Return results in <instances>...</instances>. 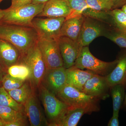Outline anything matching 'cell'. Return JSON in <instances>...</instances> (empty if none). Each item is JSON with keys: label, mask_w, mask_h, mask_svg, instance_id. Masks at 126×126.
Listing matches in <instances>:
<instances>
[{"label": "cell", "mask_w": 126, "mask_h": 126, "mask_svg": "<svg viewBox=\"0 0 126 126\" xmlns=\"http://www.w3.org/2000/svg\"><path fill=\"white\" fill-rule=\"evenodd\" d=\"M65 19L64 17H35L32 21V24L40 38L57 40L60 37L61 27Z\"/></svg>", "instance_id": "cell-7"}, {"label": "cell", "mask_w": 126, "mask_h": 126, "mask_svg": "<svg viewBox=\"0 0 126 126\" xmlns=\"http://www.w3.org/2000/svg\"><path fill=\"white\" fill-rule=\"evenodd\" d=\"M45 3H32L16 8L10 7L5 10L0 23L33 27L32 20L42 11Z\"/></svg>", "instance_id": "cell-3"}, {"label": "cell", "mask_w": 126, "mask_h": 126, "mask_svg": "<svg viewBox=\"0 0 126 126\" xmlns=\"http://www.w3.org/2000/svg\"><path fill=\"white\" fill-rule=\"evenodd\" d=\"M7 73L12 77L23 81L29 79L31 76V72L29 67L21 63H18L9 67Z\"/></svg>", "instance_id": "cell-24"}, {"label": "cell", "mask_w": 126, "mask_h": 126, "mask_svg": "<svg viewBox=\"0 0 126 126\" xmlns=\"http://www.w3.org/2000/svg\"><path fill=\"white\" fill-rule=\"evenodd\" d=\"M108 38L122 48L126 49V34L115 28L105 34Z\"/></svg>", "instance_id": "cell-27"}, {"label": "cell", "mask_w": 126, "mask_h": 126, "mask_svg": "<svg viewBox=\"0 0 126 126\" xmlns=\"http://www.w3.org/2000/svg\"><path fill=\"white\" fill-rule=\"evenodd\" d=\"M38 89L39 96L44 108L48 126H52L63 116L67 110L69 106L42 84H40Z\"/></svg>", "instance_id": "cell-5"}, {"label": "cell", "mask_w": 126, "mask_h": 126, "mask_svg": "<svg viewBox=\"0 0 126 126\" xmlns=\"http://www.w3.org/2000/svg\"><path fill=\"white\" fill-rule=\"evenodd\" d=\"M115 28L126 34V14L116 9L109 12Z\"/></svg>", "instance_id": "cell-25"}, {"label": "cell", "mask_w": 126, "mask_h": 126, "mask_svg": "<svg viewBox=\"0 0 126 126\" xmlns=\"http://www.w3.org/2000/svg\"><path fill=\"white\" fill-rule=\"evenodd\" d=\"M0 38L11 43L22 55L37 44L39 37L32 26L0 23Z\"/></svg>", "instance_id": "cell-1"}, {"label": "cell", "mask_w": 126, "mask_h": 126, "mask_svg": "<svg viewBox=\"0 0 126 126\" xmlns=\"http://www.w3.org/2000/svg\"><path fill=\"white\" fill-rule=\"evenodd\" d=\"M71 11L65 19L82 15L98 20L107 21L111 16L109 12H103L94 10L90 7L86 0H67Z\"/></svg>", "instance_id": "cell-10"}, {"label": "cell", "mask_w": 126, "mask_h": 126, "mask_svg": "<svg viewBox=\"0 0 126 126\" xmlns=\"http://www.w3.org/2000/svg\"><path fill=\"white\" fill-rule=\"evenodd\" d=\"M0 106L10 107L17 111L24 108V105L16 102L2 86H0Z\"/></svg>", "instance_id": "cell-26"}, {"label": "cell", "mask_w": 126, "mask_h": 126, "mask_svg": "<svg viewBox=\"0 0 126 126\" xmlns=\"http://www.w3.org/2000/svg\"><path fill=\"white\" fill-rule=\"evenodd\" d=\"M118 60L115 67L106 76L110 88L117 84L126 85V52L119 56Z\"/></svg>", "instance_id": "cell-19"}, {"label": "cell", "mask_w": 126, "mask_h": 126, "mask_svg": "<svg viewBox=\"0 0 126 126\" xmlns=\"http://www.w3.org/2000/svg\"><path fill=\"white\" fill-rule=\"evenodd\" d=\"M88 5L94 10L108 12L126 3V0H86Z\"/></svg>", "instance_id": "cell-22"}, {"label": "cell", "mask_w": 126, "mask_h": 126, "mask_svg": "<svg viewBox=\"0 0 126 126\" xmlns=\"http://www.w3.org/2000/svg\"><path fill=\"white\" fill-rule=\"evenodd\" d=\"M0 126H4V123L0 117Z\"/></svg>", "instance_id": "cell-38"}, {"label": "cell", "mask_w": 126, "mask_h": 126, "mask_svg": "<svg viewBox=\"0 0 126 126\" xmlns=\"http://www.w3.org/2000/svg\"><path fill=\"white\" fill-rule=\"evenodd\" d=\"M3 0H0V3Z\"/></svg>", "instance_id": "cell-40"}, {"label": "cell", "mask_w": 126, "mask_h": 126, "mask_svg": "<svg viewBox=\"0 0 126 126\" xmlns=\"http://www.w3.org/2000/svg\"><path fill=\"white\" fill-rule=\"evenodd\" d=\"M20 111H16L10 107L0 106V117L5 125L14 121L18 117Z\"/></svg>", "instance_id": "cell-29"}, {"label": "cell", "mask_w": 126, "mask_h": 126, "mask_svg": "<svg viewBox=\"0 0 126 126\" xmlns=\"http://www.w3.org/2000/svg\"><path fill=\"white\" fill-rule=\"evenodd\" d=\"M56 96L69 107L83 108L89 110L91 113L99 110V99L88 95L67 84Z\"/></svg>", "instance_id": "cell-2"}, {"label": "cell", "mask_w": 126, "mask_h": 126, "mask_svg": "<svg viewBox=\"0 0 126 126\" xmlns=\"http://www.w3.org/2000/svg\"><path fill=\"white\" fill-rule=\"evenodd\" d=\"M21 56L20 52L15 46L0 38V64L6 72L9 67L19 63Z\"/></svg>", "instance_id": "cell-15"}, {"label": "cell", "mask_w": 126, "mask_h": 126, "mask_svg": "<svg viewBox=\"0 0 126 126\" xmlns=\"http://www.w3.org/2000/svg\"><path fill=\"white\" fill-rule=\"evenodd\" d=\"M28 119L25 111L24 108L20 110L16 119L14 121L5 124L4 126H25L28 125Z\"/></svg>", "instance_id": "cell-30"}, {"label": "cell", "mask_w": 126, "mask_h": 126, "mask_svg": "<svg viewBox=\"0 0 126 126\" xmlns=\"http://www.w3.org/2000/svg\"><path fill=\"white\" fill-rule=\"evenodd\" d=\"M50 0H32V3L34 4L45 3Z\"/></svg>", "instance_id": "cell-34"}, {"label": "cell", "mask_w": 126, "mask_h": 126, "mask_svg": "<svg viewBox=\"0 0 126 126\" xmlns=\"http://www.w3.org/2000/svg\"><path fill=\"white\" fill-rule=\"evenodd\" d=\"M71 11L67 0H50L46 2L43 10L36 17L66 18Z\"/></svg>", "instance_id": "cell-16"}, {"label": "cell", "mask_w": 126, "mask_h": 126, "mask_svg": "<svg viewBox=\"0 0 126 126\" xmlns=\"http://www.w3.org/2000/svg\"><path fill=\"white\" fill-rule=\"evenodd\" d=\"M117 59L106 62L97 59L90 52L88 46L82 47L74 66L81 69H86L95 74L106 76L112 71L117 64Z\"/></svg>", "instance_id": "cell-4"}, {"label": "cell", "mask_w": 126, "mask_h": 126, "mask_svg": "<svg viewBox=\"0 0 126 126\" xmlns=\"http://www.w3.org/2000/svg\"><path fill=\"white\" fill-rule=\"evenodd\" d=\"M121 10L126 14V3L122 6Z\"/></svg>", "instance_id": "cell-37"}, {"label": "cell", "mask_w": 126, "mask_h": 126, "mask_svg": "<svg viewBox=\"0 0 126 126\" xmlns=\"http://www.w3.org/2000/svg\"><path fill=\"white\" fill-rule=\"evenodd\" d=\"M95 74L90 70H83L73 65L66 69L67 84L82 91L87 81Z\"/></svg>", "instance_id": "cell-18"}, {"label": "cell", "mask_w": 126, "mask_h": 126, "mask_svg": "<svg viewBox=\"0 0 126 126\" xmlns=\"http://www.w3.org/2000/svg\"><path fill=\"white\" fill-rule=\"evenodd\" d=\"M125 86L123 84H118L110 88L112 98L113 113L119 114V110L124 103L126 92Z\"/></svg>", "instance_id": "cell-23"}, {"label": "cell", "mask_w": 126, "mask_h": 126, "mask_svg": "<svg viewBox=\"0 0 126 126\" xmlns=\"http://www.w3.org/2000/svg\"><path fill=\"white\" fill-rule=\"evenodd\" d=\"M5 12V10H2L0 9V21L3 18Z\"/></svg>", "instance_id": "cell-35"}, {"label": "cell", "mask_w": 126, "mask_h": 126, "mask_svg": "<svg viewBox=\"0 0 126 126\" xmlns=\"http://www.w3.org/2000/svg\"><path fill=\"white\" fill-rule=\"evenodd\" d=\"M119 114L113 113L112 116L109 122L108 126H119V121L118 119Z\"/></svg>", "instance_id": "cell-32"}, {"label": "cell", "mask_w": 126, "mask_h": 126, "mask_svg": "<svg viewBox=\"0 0 126 126\" xmlns=\"http://www.w3.org/2000/svg\"><path fill=\"white\" fill-rule=\"evenodd\" d=\"M2 86V84H1V82H0V86Z\"/></svg>", "instance_id": "cell-39"}, {"label": "cell", "mask_w": 126, "mask_h": 126, "mask_svg": "<svg viewBox=\"0 0 126 126\" xmlns=\"http://www.w3.org/2000/svg\"><path fill=\"white\" fill-rule=\"evenodd\" d=\"M36 90L29 79L25 81L20 87L8 92L11 96L18 103L24 105L26 102Z\"/></svg>", "instance_id": "cell-21"}, {"label": "cell", "mask_w": 126, "mask_h": 126, "mask_svg": "<svg viewBox=\"0 0 126 126\" xmlns=\"http://www.w3.org/2000/svg\"><path fill=\"white\" fill-rule=\"evenodd\" d=\"M109 89L106 76L95 74L87 81L82 92L99 99H104L108 97Z\"/></svg>", "instance_id": "cell-13"}, {"label": "cell", "mask_w": 126, "mask_h": 126, "mask_svg": "<svg viewBox=\"0 0 126 126\" xmlns=\"http://www.w3.org/2000/svg\"><path fill=\"white\" fill-rule=\"evenodd\" d=\"M58 43L64 67H71L74 65L82 47L78 41L65 36L60 37Z\"/></svg>", "instance_id": "cell-12"}, {"label": "cell", "mask_w": 126, "mask_h": 126, "mask_svg": "<svg viewBox=\"0 0 126 126\" xmlns=\"http://www.w3.org/2000/svg\"><path fill=\"white\" fill-rule=\"evenodd\" d=\"M32 0H12L10 7L16 8L32 3Z\"/></svg>", "instance_id": "cell-31"}, {"label": "cell", "mask_w": 126, "mask_h": 126, "mask_svg": "<svg viewBox=\"0 0 126 126\" xmlns=\"http://www.w3.org/2000/svg\"><path fill=\"white\" fill-rule=\"evenodd\" d=\"M7 73V72L2 68V66L0 64V82H2V79L4 76Z\"/></svg>", "instance_id": "cell-33"}, {"label": "cell", "mask_w": 126, "mask_h": 126, "mask_svg": "<svg viewBox=\"0 0 126 126\" xmlns=\"http://www.w3.org/2000/svg\"><path fill=\"white\" fill-rule=\"evenodd\" d=\"M41 84L56 96L67 84L66 69L63 66L46 69Z\"/></svg>", "instance_id": "cell-9"}, {"label": "cell", "mask_w": 126, "mask_h": 126, "mask_svg": "<svg viewBox=\"0 0 126 126\" xmlns=\"http://www.w3.org/2000/svg\"><path fill=\"white\" fill-rule=\"evenodd\" d=\"M58 39L48 40L39 38L37 42V45L45 63L46 69L63 66Z\"/></svg>", "instance_id": "cell-8"}, {"label": "cell", "mask_w": 126, "mask_h": 126, "mask_svg": "<svg viewBox=\"0 0 126 126\" xmlns=\"http://www.w3.org/2000/svg\"><path fill=\"white\" fill-rule=\"evenodd\" d=\"M95 19L84 18L78 40L81 47L88 46L94 39L104 34L103 29Z\"/></svg>", "instance_id": "cell-14"}, {"label": "cell", "mask_w": 126, "mask_h": 126, "mask_svg": "<svg viewBox=\"0 0 126 126\" xmlns=\"http://www.w3.org/2000/svg\"><path fill=\"white\" fill-rule=\"evenodd\" d=\"M90 113L86 109L69 107L63 116L52 126H76L84 114Z\"/></svg>", "instance_id": "cell-20"}, {"label": "cell", "mask_w": 126, "mask_h": 126, "mask_svg": "<svg viewBox=\"0 0 126 126\" xmlns=\"http://www.w3.org/2000/svg\"><path fill=\"white\" fill-rule=\"evenodd\" d=\"M19 63L26 64L30 68L31 76L29 79L36 90L41 84L46 70L45 63L37 44L21 55Z\"/></svg>", "instance_id": "cell-6"}, {"label": "cell", "mask_w": 126, "mask_h": 126, "mask_svg": "<svg viewBox=\"0 0 126 126\" xmlns=\"http://www.w3.org/2000/svg\"><path fill=\"white\" fill-rule=\"evenodd\" d=\"M25 81L12 77L7 73L2 79L1 84L5 90L9 92L20 87L24 84Z\"/></svg>", "instance_id": "cell-28"}, {"label": "cell", "mask_w": 126, "mask_h": 126, "mask_svg": "<svg viewBox=\"0 0 126 126\" xmlns=\"http://www.w3.org/2000/svg\"><path fill=\"white\" fill-rule=\"evenodd\" d=\"M84 18V16L79 15L65 19L61 27L60 37L65 36L78 41Z\"/></svg>", "instance_id": "cell-17"}, {"label": "cell", "mask_w": 126, "mask_h": 126, "mask_svg": "<svg viewBox=\"0 0 126 126\" xmlns=\"http://www.w3.org/2000/svg\"><path fill=\"white\" fill-rule=\"evenodd\" d=\"M123 108L126 110V95H125V99H124V103H123Z\"/></svg>", "instance_id": "cell-36"}, {"label": "cell", "mask_w": 126, "mask_h": 126, "mask_svg": "<svg viewBox=\"0 0 126 126\" xmlns=\"http://www.w3.org/2000/svg\"><path fill=\"white\" fill-rule=\"evenodd\" d=\"M24 106L31 126H48V123L36 96V92L26 102Z\"/></svg>", "instance_id": "cell-11"}]
</instances>
